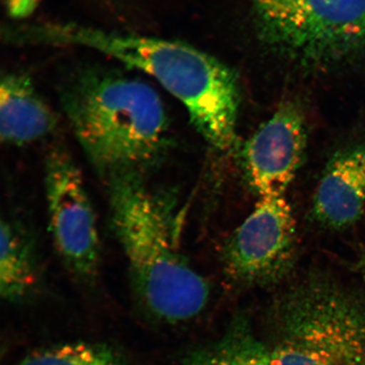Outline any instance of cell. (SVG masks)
Masks as SVG:
<instances>
[{
    "label": "cell",
    "instance_id": "obj_1",
    "mask_svg": "<svg viewBox=\"0 0 365 365\" xmlns=\"http://www.w3.org/2000/svg\"><path fill=\"white\" fill-rule=\"evenodd\" d=\"M108 186L113 230L140 312L159 325L192 321L207 307L211 289L181 253L175 195L143 175L114 177Z\"/></svg>",
    "mask_w": 365,
    "mask_h": 365
},
{
    "label": "cell",
    "instance_id": "obj_2",
    "mask_svg": "<svg viewBox=\"0 0 365 365\" xmlns=\"http://www.w3.org/2000/svg\"><path fill=\"white\" fill-rule=\"evenodd\" d=\"M63 112L91 165L108 181L143 175L170 148L161 98L145 82L102 68H81L61 88Z\"/></svg>",
    "mask_w": 365,
    "mask_h": 365
},
{
    "label": "cell",
    "instance_id": "obj_3",
    "mask_svg": "<svg viewBox=\"0 0 365 365\" xmlns=\"http://www.w3.org/2000/svg\"><path fill=\"white\" fill-rule=\"evenodd\" d=\"M91 49L143 71L188 111L190 122L212 148L235 147L239 91L230 68L190 46L152 36L96 30Z\"/></svg>",
    "mask_w": 365,
    "mask_h": 365
},
{
    "label": "cell",
    "instance_id": "obj_4",
    "mask_svg": "<svg viewBox=\"0 0 365 365\" xmlns=\"http://www.w3.org/2000/svg\"><path fill=\"white\" fill-rule=\"evenodd\" d=\"M267 318L272 365H365V305L331 277L287 287Z\"/></svg>",
    "mask_w": 365,
    "mask_h": 365
},
{
    "label": "cell",
    "instance_id": "obj_5",
    "mask_svg": "<svg viewBox=\"0 0 365 365\" xmlns=\"http://www.w3.org/2000/svg\"><path fill=\"white\" fill-rule=\"evenodd\" d=\"M264 34L310 63H333L365 50V0H253Z\"/></svg>",
    "mask_w": 365,
    "mask_h": 365
},
{
    "label": "cell",
    "instance_id": "obj_6",
    "mask_svg": "<svg viewBox=\"0 0 365 365\" xmlns=\"http://www.w3.org/2000/svg\"><path fill=\"white\" fill-rule=\"evenodd\" d=\"M296 222L284 195L262 196L223 249V269L235 284H277L289 275L296 259Z\"/></svg>",
    "mask_w": 365,
    "mask_h": 365
},
{
    "label": "cell",
    "instance_id": "obj_7",
    "mask_svg": "<svg viewBox=\"0 0 365 365\" xmlns=\"http://www.w3.org/2000/svg\"><path fill=\"white\" fill-rule=\"evenodd\" d=\"M44 186L49 231L59 257L76 277L93 279L101 257L97 217L80 168L66 150L48 153Z\"/></svg>",
    "mask_w": 365,
    "mask_h": 365
},
{
    "label": "cell",
    "instance_id": "obj_8",
    "mask_svg": "<svg viewBox=\"0 0 365 365\" xmlns=\"http://www.w3.org/2000/svg\"><path fill=\"white\" fill-rule=\"evenodd\" d=\"M307 144L303 114L292 103L278 109L246 141L242 161L259 197L284 195L303 163Z\"/></svg>",
    "mask_w": 365,
    "mask_h": 365
},
{
    "label": "cell",
    "instance_id": "obj_9",
    "mask_svg": "<svg viewBox=\"0 0 365 365\" xmlns=\"http://www.w3.org/2000/svg\"><path fill=\"white\" fill-rule=\"evenodd\" d=\"M365 207V145L336 153L328 162L312 200L319 225L340 230L357 222Z\"/></svg>",
    "mask_w": 365,
    "mask_h": 365
},
{
    "label": "cell",
    "instance_id": "obj_10",
    "mask_svg": "<svg viewBox=\"0 0 365 365\" xmlns=\"http://www.w3.org/2000/svg\"><path fill=\"white\" fill-rule=\"evenodd\" d=\"M57 124L56 116L21 73L3 76L0 86V136L2 143L24 145L43 139Z\"/></svg>",
    "mask_w": 365,
    "mask_h": 365
},
{
    "label": "cell",
    "instance_id": "obj_11",
    "mask_svg": "<svg viewBox=\"0 0 365 365\" xmlns=\"http://www.w3.org/2000/svg\"><path fill=\"white\" fill-rule=\"evenodd\" d=\"M39 279L34 245L19 223L3 218L0 227V293L17 304L33 294Z\"/></svg>",
    "mask_w": 365,
    "mask_h": 365
},
{
    "label": "cell",
    "instance_id": "obj_12",
    "mask_svg": "<svg viewBox=\"0 0 365 365\" xmlns=\"http://www.w3.org/2000/svg\"><path fill=\"white\" fill-rule=\"evenodd\" d=\"M182 365H272L270 351L244 317H237L221 337L193 351Z\"/></svg>",
    "mask_w": 365,
    "mask_h": 365
},
{
    "label": "cell",
    "instance_id": "obj_13",
    "mask_svg": "<svg viewBox=\"0 0 365 365\" xmlns=\"http://www.w3.org/2000/svg\"><path fill=\"white\" fill-rule=\"evenodd\" d=\"M19 365H130L120 350L103 342L74 341L34 351Z\"/></svg>",
    "mask_w": 365,
    "mask_h": 365
},
{
    "label": "cell",
    "instance_id": "obj_14",
    "mask_svg": "<svg viewBox=\"0 0 365 365\" xmlns=\"http://www.w3.org/2000/svg\"><path fill=\"white\" fill-rule=\"evenodd\" d=\"M38 0H10L9 11L13 16L24 17L34 10Z\"/></svg>",
    "mask_w": 365,
    "mask_h": 365
},
{
    "label": "cell",
    "instance_id": "obj_15",
    "mask_svg": "<svg viewBox=\"0 0 365 365\" xmlns=\"http://www.w3.org/2000/svg\"><path fill=\"white\" fill-rule=\"evenodd\" d=\"M359 270L360 274H361L363 279L365 282V254L363 255L361 259H360L359 262Z\"/></svg>",
    "mask_w": 365,
    "mask_h": 365
}]
</instances>
